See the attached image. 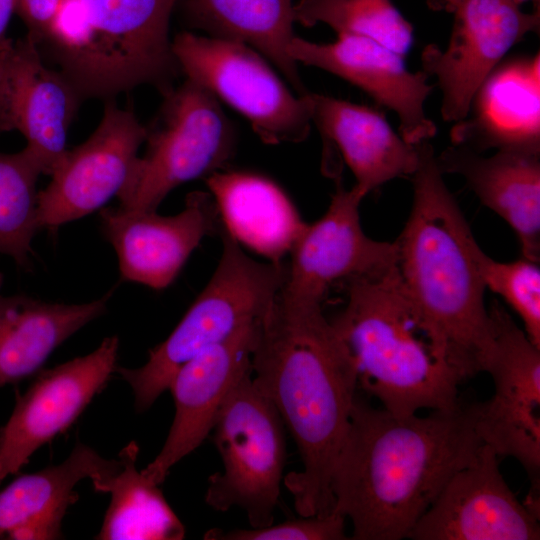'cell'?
I'll return each instance as SVG.
<instances>
[{
  "label": "cell",
  "mask_w": 540,
  "mask_h": 540,
  "mask_svg": "<svg viewBox=\"0 0 540 540\" xmlns=\"http://www.w3.org/2000/svg\"><path fill=\"white\" fill-rule=\"evenodd\" d=\"M483 444L474 403L398 416L357 394L332 471L333 511L351 521L352 539L408 538Z\"/></svg>",
  "instance_id": "1"
},
{
  "label": "cell",
  "mask_w": 540,
  "mask_h": 540,
  "mask_svg": "<svg viewBox=\"0 0 540 540\" xmlns=\"http://www.w3.org/2000/svg\"><path fill=\"white\" fill-rule=\"evenodd\" d=\"M252 377L292 435L302 470L284 485L299 516L333 511L331 477L345 437L358 380L353 360L320 306L277 296L261 321Z\"/></svg>",
  "instance_id": "2"
},
{
  "label": "cell",
  "mask_w": 540,
  "mask_h": 540,
  "mask_svg": "<svg viewBox=\"0 0 540 540\" xmlns=\"http://www.w3.org/2000/svg\"><path fill=\"white\" fill-rule=\"evenodd\" d=\"M413 203L397 245L406 291L439 333L465 378L484 372L493 329L484 302L480 247L449 189L429 141L411 175Z\"/></svg>",
  "instance_id": "3"
},
{
  "label": "cell",
  "mask_w": 540,
  "mask_h": 540,
  "mask_svg": "<svg viewBox=\"0 0 540 540\" xmlns=\"http://www.w3.org/2000/svg\"><path fill=\"white\" fill-rule=\"evenodd\" d=\"M342 290L345 304L329 321L353 360L358 388L398 416L461 404L459 386L466 378L412 302L397 263Z\"/></svg>",
  "instance_id": "4"
},
{
  "label": "cell",
  "mask_w": 540,
  "mask_h": 540,
  "mask_svg": "<svg viewBox=\"0 0 540 540\" xmlns=\"http://www.w3.org/2000/svg\"><path fill=\"white\" fill-rule=\"evenodd\" d=\"M180 0H61L36 43L80 100L149 85L163 96L181 74L169 35Z\"/></svg>",
  "instance_id": "5"
},
{
  "label": "cell",
  "mask_w": 540,
  "mask_h": 540,
  "mask_svg": "<svg viewBox=\"0 0 540 540\" xmlns=\"http://www.w3.org/2000/svg\"><path fill=\"white\" fill-rule=\"evenodd\" d=\"M220 235L219 263L172 333L141 367L115 369L131 386L138 411L152 406L185 362L262 321L284 284L287 263L256 261L224 228Z\"/></svg>",
  "instance_id": "6"
},
{
  "label": "cell",
  "mask_w": 540,
  "mask_h": 540,
  "mask_svg": "<svg viewBox=\"0 0 540 540\" xmlns=\"http://www.w3.org/2000/svg\"><path fill=\"white\" fill-rule=\"evenodd\" d=\"M144 143V154L117 196L126 211H156L177 186L226 169L237 134L218 99L185 78L163 95Z\"/></svg>",
  "instance_id": "7"
},
{
  "label": "cell",
  "mask_w": 540,
  "mask_h": 540,
  "mask_svg": "<svg viewBox=\"0 0 540 540\" xmlns=\"http://www.w3.org/2000/svg\"><path fill=\"white\" fill-rule=\"evenodd\" d=\"M213 439L223 471L209 476L206 503L215 511H245L251 528L273 524L286 460L284 423L252 373L229 392Z\"/></svg>",
  "instance_id": "8"
},
{
  "label": "cell",
  "mask_w": 540,
  "mask_h": 540,
  "mask_svg": "<svg viewBox=\"0 0 540 540\" xmlns=\"http://www.w3.org/2000/svg\"><path fill=\"white\" fill-rule=\"evenodd\" d=\"M181 74L239 112L269 145L299 143L311 130L310 92L293 93L257 50L189 31L172 40Z\"/></svg>",
  "instance_id": "9"
},
{
  "label": "cell",
  "mask_w": 540,
  "mask_h": 540,
  "mask_svg": "<svg viewBox=\"0 0 540 540\" xmlns=\"http://www.w3.org/2000/svg\"><path fill=\"white\" fill-rule=\"evenodd\" d=\"M493 346L484 372L494 391L474 403L475 428L498 456L514 458L531 483L527 501L539 504L540 348L497 302L490 305Z\"/></svg>",
  "instance_id": "10"
},
{
  "label": "cell",
  "mask_w": 540,
  "mask_h": 540,
  "mask_svg": "<svg viewBox=\"0 0 540 540\" xmlns=\"http://www.w3.org/2000/svg\"><path fill=\"white\" fill-rule=\"evenodd\" d=\"M364 197L355 186L345 189L338 178L328 209L307 223L289 252L280 300L322 307L332 290L397 262L395 241H376L363 231L359 206Z\"/></svg>",
  "instance_id": "11"
},
{
  "label": "cell",
  "mask_w": 540,
  "mask_h": 540,
  "mask_svg": "<svg viewBox=\"0 0 540 540\" xmlns=\"http://www.w3.org/2000/svg\"><path fill=\"white\" fill-rule=\"evenodd\" d=\"M146 138L143 125L131 109L106 101L102 118L92 134L68 149L38 191L39 229L56 231L102 208L118 196Z\"/></svg>",
  "instance_id": "12"
},
{
  "label": "cell",
  "mask_w": 540,
  "mask_h": 540,
  "mask_svg": "<svg viewBox=\"0 0 540 540\" xmlns=\"http://www.w3.org/2000/svg\"><path fill=\"white\" fill-rule=\"evenodd\" d=\"M453 14L448 46L427 45L421 62L442 91L443 120L456 123L468 116L477 91L504 55L539 28V11L526 13L514 0H464Z\"/></svg>",
  "instance_id": "13"
},
{
  "label": "cell",
  "mask_w": 540,
  "mask_h": 540,
  "mask_svg": "<svg viewBox=\"0 0 540 540\" xmlns=\"http://www.w3.org/2000/svg\"><path fill=\"white\" fill-rule=\"evenodd\" d=\"M539 512L518 500L499 456L483 444L455 472L409 534L413 540H538Z\"/></svg>",
  "instance_id": "14"
},
{
  "label": "cell",
  "mask_w": 540,
  "mask_h": 540,
  "mask_svg": "<svg viewBox=\"0 0 540 540\" xmlns=\"http://www.w3.org/2000/svg\"><path fill=\"white\" fill-rule=\"evenodd\" d=\"M119 339L106 337L88 355L42 371L0 429V482L68 429L115 372Z\"/></svg>",
  "instance_id": "15"
},
{
  "label": "cell",
  "mask_w": 540,
  "mask_h": 540,
  "mask_svg": "<svg viewBox=\"0 0 540 540\" xmlns=\"http://www.w3.org/2000/svg\"><path fill=\"white\" fill-rule=\"evenodd\" d=\"M99 217L122 278L155 290L175 280L203 238L223 230L217 205L205 191L188 193L184 209L172 216L106 207Z\"/></svg>",
  "instance_id": "16"
},
{
  "label": "cell",
  "mask_w": 540,
  "mask_h": 540,
  "mask_svg": "<svg viewBox=\"0 0 540 540\" xmlns=\"http://www.w3.org/2000/svg\"><path fill=\"white\" fill-rule=\"evenodd\" d=\"M260 324L249 325L202 350L175 372L168 387L175 404L174 419L161 451L141 470L147 479L161 484L169 470L212 431L229 392L252 373Z\"/></svg>",
  "instance_id": "17"
},
{
  "label": "cell",
  "mask_w": 540,
  "mask_h": 540,
  "mask_svg": "<svg viewBox=\"0 0 540 540\" xmlns=\"http://www.w3.org/2000/svg\"><path fill=\"white\" fill-rule=\"evenodd\" d=\"M289 55L298 64L332 73L359 87L399 119L402 138L410 144L435 136V123L424 104L434 87L424 71L413 73L404 57L369 38L339 34L331 43H316L294 36Z\"/></svg>",
  "instance_id": "18"
},
{
  "label": "cell",
  "mask_w": 540,
  "mask_h": 540,
  "mask_svg": "<svg viewBox=\"0 0 540 540\" xmlns=\"http://www.w3.org/2000/svg\"><path fill=\"white\" fill-rule=\"evenodd\" d=\"M81 103L32 39L14 41L0 79V132L19 131L42 174L50 176L68 150V131Z\"/></svg>",
  "instance_id": "19"
},
{
  "label": "cell",
  "mask_w": 540,
  "mask_h": 540,
  "mask_svg": "<svg viewBox=\"0 0 540 540\" xmlns=\"http://www.w3.org/2000/svg\"><path fill=\"white\" fill-rule=\"evenodd\" d=\"M539 72V54L499 64L477 91L472 115L451 129L453 145L540 154Z\"/></svg>",
  "instance_id": "20"
},
{
  "label": "cell",
  "mask_w": 540,
  "mask_h": 540,
  "mask_svg": "<svg viewBox=\"0 0 540 540\" xmlns=\"http://www.w3.org/2000/svg\"><path fill=\"white\" fill-rule=\"evenodd\" d=\"M312 122L324 140L325 152L335 148L365 196L397 177L411 176L420 160V143L398 135L378 111L342 99L310 92Z\"/></svg>",
  "instance_id": "21"
},
{
  "label": "cell",
  "mask_w": 540,
  "mask_h": 540,
  "mask_svg": "<svg viewBox=\"0 0 540 540\" xmlns=\"http://www.w3.org/2000/svg\"><path fill=\"white\" fill-rule=\"evenodd\" d=\"M442 173L462 176L483 205L517 235L522 257L540 258V154L497 151L485 157L453 145L436 157Z\"/></svg>",
  "instance_id": "22"
},
{
  "label": "cell",
  "mask_w": 540,
  "mask_h": 540,
  "mask_svg": "<svg viewBox=\"0 0 540 540\" xmlns=\"http://www.w3.org/2000/svg\"><path fill=\"white\" fill-rule=\"evenodd\" d=\"M122 467L77 442L61 464L22 475L0 492V539L49 540L62 538L61 522L76 502V484L88 478L96 486Z\"/></svg>",
  "instance_id": "23"
},
{
  "label": "cell",
  "mask_w": 540,
  "mask_h": 540,
  "mask_svg": "<svg viewBox=\"0 0 540 540\" xmlns=\"http://www.w3.org/2000/svg\"><path fill=\"white\" fill-rule=\"evenodd\" d=\"M204 180L224 230L268 261L283 262L307 225L285 191L249 171L224 169Z\"/></svg>",
  "instance_id": "24"
},
{
  "label": "cell",
  "mask_w": 540,
  "mask_h": 540,
  "mask_svg": "<svg viewBox=\"0 0 540 540\" xmlns=\"http://www.w3.org/2000/svg\"><path fill=\"white\" fill-rule=\"evenodd\" d=\"M3 282L0 273V290ZM111 292L80 304L0 294V385L35 373L66 339L107 309Z\"/></svg>",
  "instance_id": "25"
},
{
  "label": "cell",
  "mask_w": 540,
  "mask_h": 540,
  "mask_svg": "<svg viewBox=\"0 0 540 540\" xmlns=\"http://www.w3.org/2000/svg\"><path fill=\"white\" fill-rule=\"evenodd\" d=\"M294 0H180L184 19L207 36L242 42L261 53L295 93L305 88L288 52L294 38Z\"/></svg>",
  "instance_id": "26"
},
{
  "label": "cell",
  "mask_w": 540,
  "mask_h": 540,
  "mask_svg": "<svg viewBox=\"0 0 540 540\" xmlns=\"http://www.w3.org/2000/svg\"><path fill=\"white\" fill-rule=\"evenodd\" d=\"M139 447L135 441L125 446L119 456L120 471L94 486L110 492L100 533L101 540H180L185 527L166 501L159 485L136 468Z\"/></svg>",
  "instance_id": "27"
},
{
  "label": "cell",
  "mask_w": 540,
  "mask_h": 540,
  "mask_svg": "<svg viewBox=\"0 0 540 540\" xmlns=\"http://www.w3.org/2000/svg\"><path fill=\"white\" fill-rule=\"evenodd\" d=\"M295 22L313 27L324 23L338 35L369 38L402 57L413 43V27L391 0H299Z\"/></svg>",
  "instance_id": "28"
},
{
  "label": "cell",
  "mask_w": 540,
  "mask_h": 540,
  "mask_svg": "<svg viewBox=\"0 0 540 540\" xmlns=\"http://www.w3.org/2000/svg\"><path fill=\"white\" fill-rule=\"evenodd\" d=\"M41 170L25 149L0 152V253L31 269V243L37 222V180Z\"/></svg>",
  "instance_id": "29"
},
{
  "label": "cell",
  "mask_w": 540,
  "mask_h": 540,
  "mask_svg": "<svg viewBox=\"0 0 540 540\" xmlns=\"http://www.w3.org/2000/svg\"><path fill=\"white\" fill-rule=\"evenodd\" d=\"M477 264L485 288L500 295L519 316L531 342L540 348V268L524 257L499 262L477 250Z\"/></svg>",
  "instance_id": "30"
},
{
  "label": "cell",
  "mask_w": 540,
  "mask_h": 540,
  "mask_svg": "<svg viewBox=\"0 0 540 540\" xmlns=\"http://www.w3.org/2000/svg\"><path fill=\"white\" fill-rule=\"evenodd\" d=\"M346 518L332 511L326 516H300L279 524L262 528L235 529L222 531L214 528L206 532L204 538L212 540H342Z\"/></svg>",
  "instance_id": "31"
},
{
  "label": "cell",
  "mask_w": 540,
  "mask_h": 540,
  "mask_svg": "<svg viewBox=\"0 0 540 540\" xmlns=\"http://www.w3.org/2000/svg\"><path fill=\"white\" fill-rule=\"evenodd\" d=\"M61 0H18L17 13L27 28L26 36L35 43L47 31Z\"/></svg>",
  "instance_id": "32"
},
{
  "label": "cell",
  "mask_w": 540,
  "mask_h": 540,
  "mask_svg": "<svg viewBox=\"0 0 540 540\" xmlns=\"http://www.w3.org/2000/svg\"><path fill=\"white\" fill-rule=\"evenodd\" d=\"M17 6L18 0H0V41L6 38L5 32Z\"/></svg>",
  "instance_id": "33"
},
{
  "label": "cell",
  "mask_w": 540,
  "mask_h": 540,
  "mask_svg": "<svg viewBox=\"0 0 540 540\" xmlns=\"http://www.w3.org/2000/svg\"><path fill=\"white\" fill-rule=\"evenodd\" d=\"M464 0H427L430 9L453 13Z\"/></svg>",
  "instance_id": "34"
},
{
  "label": "cell",
  "mask_w": 540,
  "mask_h": 540,
  "mask_svg": "<svg viewBox=\"0 0 540 540\" xmlns=\"http://www.w3.org/2000/svg\"><path fill=\"white\" fill-rule=\"evenodd\" d=\"M13 44L14 41L7 37L0 41V79Z\"/></svg>",
  "instance_id": "35"
},
{
  "label": "cell",
  "mask_w": 540,
  "mask_h": 540,
  "mask_svg": "<svg viewBox=\"0 0 540 540\" xmlns=\"http://www.w3.org/2000/svg\"><path fill=\"white\" fill-rule=\"evenodd\" d=\"M517 4H519L521 6L522 3L526 2V1H533L534 3H536L537 6H539V0H514Z\"/></svg>",
  "instance_id": "36"
}]
</instances>
